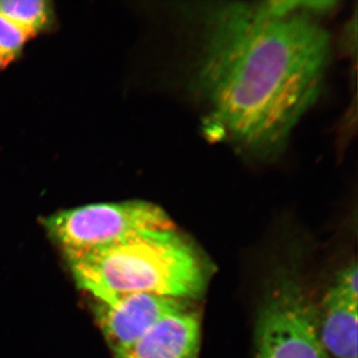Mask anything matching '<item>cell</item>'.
<instances>
[{
	"label": "cell",
	"instance_id": "6da1fadb",
	"mask_svg": "<svg viewBox=\"0 0 358 358\" xmlns=\"http://www.w3.org/2000/svg\"><path fill=\"white\" fill-rule=\"evenodd\" d=\"M329 2L229 3L207 17L197 86L207 122L249 154L279 152L317 100L329 36Z\"/></svg>",
	"mask_w": 358,
	"mask_h": 358
},
{
	"label": "cell",
	"instance_id": "7a4b0ae2",
	"mask_svg": "<svg viewBox=\"0 0 358 358\" xmlns=\"http://www.w3.org/2000/svg\"><path fill=\"white\" fill-rule=\"evenodd\" d=\"M64 255L78 286L93 298L147 293L192 301L209 279L203 257L176 228Z\"/></svg>",
	"mask_w": 358,
	"mask_h": 358
},
{
	"label": "cell",
	"instance_id": "3957f363",
	"mask_svg": "<svg viewBox=\"0 0 358 358\" xmlns=\"http://www.w3.org/2000/svg\"><path fill=\"white\" fill-rule=\"evenodd\" d=\"M43 224L64 252L100 248L143 233L176 228L164 209L143 200L85 205L53 214Z\"/></svg>",
	"mask_w": 358,
	"mask_h": 358
},
{
	"label": "cell",
	"instance_id": "277c9868",
	"mask_svg": "<svg viewBox=\"0 0 358 358\" xmlns=\"http://www.w3.org/2000/svg\"><path fill=\"white\" fill-rule=\"evenodd\" d=\"M255 343L256 358H333L320 341L315 306L289 278L266 296L257 317Z\"/></svg>",
	"mask_w": 358,
	"mask_h": 358
},
{
	"label": "cell",
	"instance_id": "5b68a950",
	"mask_svg": "<svg viewBox=\"0 0 358 358\" xmlns=\"http://www.w3.org/2000/svg\"><path fill=\"white\" fill-rule=\"evenodd\" d=\"M93 312L113 353L131 345L157 322L192 301L162 294L131 293L93 298Z\"/></svg>",
	"mask_w": 358,
	"mask_h": 358
},
{
	"label": "cell",
	"instance_id": "8992f818",
	"mask_svg": "<svg viewBox=\"0 0 358 358\" xmlns=\"http://www.w3.org/2000/svg\"><path fill=\"white\" fill-rule=\"evenodd\" d=\"M201 324L192 307L167 315L115 358H197Z\"/></svg>",
	"mask_w": 358,
	"mask_h": 358
},
{
	"label": "cell",
	"instance_id": "52a82bcc",
	"mask_svg": "<svg viewBox=\"0 0 358 358\" xmlns=\"http://www.w3.org/2000/svg\"><path fill=\"white\" fill-rule=\"evenodd\" d=\"M357 306L327 292L317 313L320 341L334 358H357Z\"/></svg>",
	"mask_w": 358,
	"mask_h": 358
},
{
	"label": "cell",
	"instance_id": "ba28073f",
	"mask_svg": "<svg viewBox=\"0 0 358 358\" xmlns=\"http://www.w3.org/2000/svg\"><path fill=\"white\" fill-rule=\"evenodd\" d=\"M0 15L33 38L50 24L53 9L45 0H0Z\"/></svg>",
	"mask_w": 358,
	"mask_h": 358
},
{
	"label": "cell",
	"instance_id": "9c48e42d",
	"mask_svg": "<svg viewBox=\"0 0 358 358\" xmlns=\"http://www.w3.org/2000/svg\"><path fill=\"white\" fill-rule=\"evenodd\" d=\"M30 38L17 26L0 15V70L4 69L20 55Z\"/></svg>",
	"mask_w": 358,
	"mask_h": 358
},
{
	"label": "cell",
	"instance_id": "30bf717a",
	"mask_svg": "<svg viewBox=\"0 0 358 358\" xmlns=\"http://www.w3.org/2000/svg\"><path fill=\"white\" fill-rule=\"evenodd\" d=\"M334 296L343 300L358 303V268L353 263L343 268L336 277L334 286L329 289Z\"/></svg>",
	"mask_w": 358,
	"mask_h": 358
}]
</instances>
